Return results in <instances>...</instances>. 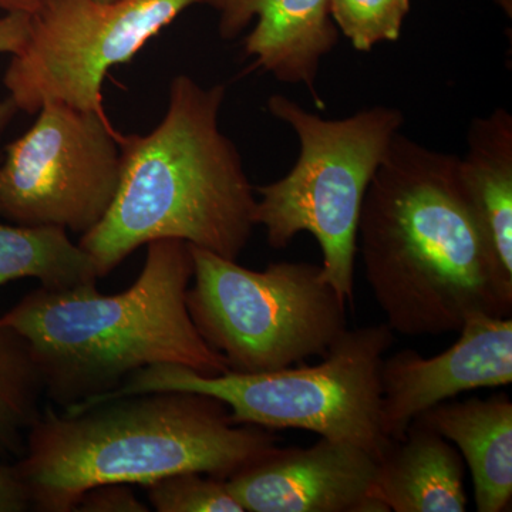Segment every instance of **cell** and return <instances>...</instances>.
I'll return each instance as SVG.
<instances>
[{"mask_svg":"<svg viewBox=\"0 0 512 512\" xmlns=\"http://www.w3.org/2000/svg\"><path fill=\"white\" fill-rule=\"evenodd\" d=\"M377 461L348 441L278 448L227 480L245 512H387L372 497Z\"/></svg>","mask_w":512,"mask_h":512,"instance_id":"cell-11","label":"cell"},{"mask_svg":"<svg viewBox=\"0 0 512 512\" xmlns=\"http://www.w3.org/2000/svg\"><path fill=\"white\" fill-rule=\"evenodd\" d=\"M460 338L440 355L403 349L380 367V421L387 439L402 440L410 424L437 404L471 390L512 383V319L468 313Z\"/></svg>","mask_w":512,"mask_h":512,"instance_id":"cell-10","label":"cell"},{"mask_svg":"<svg viewBox=\"0 0 512 512\" xmlns=\"http://www.w3.org/2000/svg\"><path fill=\"white\" fill-rule=\"evenodd\" d=\"M453 154L399 133L367 187L357 251L394 333L458 332L468 313L510 318L505 278L468 207Z\"/></svg>","mask_w":512,"mask_h":512,"instance_id":"cell-1","label":"cell"},{"mask_svg":"<svg viewBox=\"0 0 512 512\" xmlns=\"http://www.w3.org/2000/svg\"><path fill=\"white\" fill-rule=\"evenodd\" d=\"M278 444L271 430L232 423L221 400L195 392L119 397L76 413L46 404L16 460L32 510L70 512L101 484L146 485L180 473L228 480Z\"/></svg>","mask_w":512,"mask_h":512,"instance_id":"cell-3","label":"cell"},{"mask_svg":"<svg viewBox=\"0 0 512 512\" xmlns=\"http://www.w3.org/2000/svg\"><path fill=\"white\" fill-rule=\"evenodd\" d=\"M29 278L49 291H64L97 285L100 276L93 259L73 244L67 229L0 222V288Z\"/></svg>","mask_w":512,"mask_h":512,"instance_id":"cell-16","label":"cell"},{"mask_svg":"<svg viewBox=\"0 0 512 512\" xmlns=\"http://www.w3.org/2000/svg\"><path fill=\"white\" fill-rule=\"evenodd\" d=\"M187 308L232 372L261 373L326 355L348 328L346 302L320 265L275 262L251 271L191 245Z\"/></svg>","mask_w":512,"mask_h":512,"instance_id":"cell-7","label":"cell"},{"mask_svg":"<svg viewBox=\"0 0 512 512\" xmlns=\"http://www.w3.org/2000/svg\"><path fill=\"white\" fill-rule=\"evenodd\" d=\"M204 3L211 0H46L12 55L6 92L29 114L46 103L106 114L101 87L111 67L130 62L184 10Z\"/></svg>","mask_w":512,"mask_h":512,"instance_id":"cell-8","label":"cell"},{"mask_svg":"<svg viewBox=\"0 0 512 512\" xmlns=\"http://www.w3.org/2000/svg\"><path fill=\"white\" fill-rule=\"evenodd\" d=\"M151 508L138 500L130 484H101L82 495L76 510L83 512H148Z\"/></svg>","mask_w":512,"mask_h":512,"instance_id":"cell-20","label":"cell"},{"mask_svg":"<svg viewBox=\"0 0 512 512\" xmlns=\"http://www.w3.org/2000/svg\"><path fill=\"white\" fill-rule=\"evenodd\" d=\"M414 420L458 448L473 477L477 511L507 510L512 498V403L507 394L447 400Z\"/></svg>","mask_w":512,"mask_h":512,"instance_id":"cell-14","label":"cell"},{"mask_svg":"<svg viewBox=\"0 0 512 512\" xmlns=\"http://www.w3.org/2000/svg\"><path fill=\"white\" fill-rule=\"evenodd\" d=\"M387 323L346 329L318 365L284 367L261 373L204 376L188 367L153 365L137 370L110 393L73 404L76 413L119 397L153 392H195L221 400L232 423L265 430L312 431L348 441L379 461L392 446L380 421V367L392 348Z\"/></svg>","mask_w":512,"mask_h":512,"instance_id":"cell-5","label":"cell"},{"mask_svg":"<svg viewBox=\"0 0 512 512\" xmlns=\"http://www.w3.org/2000/svg\"><path fill=\"white\" fill-rule=\"evenodd\" d=\"M120 141L106 114L43 104L33 126L3 150L0 218L87 234L116 197Z\"/></svg>","mask_w":512,"mask_h":512,"instance_id":"cell-9","label":"cell"},{"mask_svg":"<svg viewBox=\"0 0 512 512\" xmlns=\"http://www.w3.org/2000/svg\"><path fill=\"white\" fill-rule=\"evenodd\" d=\"M458 180L478 228L512 281V116L495 109L471 121Z\"/></svg>","mask_w":512,"mask_h":512,"instance_id":"cell-15","label":"cell"},{"mask_svg":"<svg viewBox=\"0 0 512 512\" xmlns=\"http://www.w3.org/2000/svg\"><path fill=\"white\" fill-rule=\"evenodd\" d=\"M180 473L146 485L151 508L158 512H245L227 480Z\"/></svg>","mask_w":512,"mask_h":512,"instance_id":"cell-19","label":"cell"},{"mask_svg":"<svg viewBox=\"0 0 512 512\" xmlns=\"http://www.w3.org/2000/svg\"><path fill=\"white\" fill-rule=\"evenodd\" d=\"M45 3L46 0H0V9L5 13H25L33 16Z\"/></svg>","mask_w":512,"mask_h":512,"instance_id":"cell-23","label":"cell"},{"mask_svg":"<svg viewBox=\"0 0 512 512\" xmlns=\"http://www.w3.org/2000/svg\"><path fill=\"white\" fill-rule=\"evenodd\" d=\"M410 10V0H329L330 18L359 52L396 42Z\"/></svg>","mask_w":512,"mask_h":512,"instance_id":"cell-18","label":"cell"},{"mask_svg":"<svg viewBox=\"0 0 512 512\" xmlns=\"http://www.w3.org/2000/svg\"><path fill=\"white\" fill-rule=\"evenodd\" d=\"M266 107L295 131L299 156L284 178L254 187L255 225L265 228L275 249L288 247L301 232L313 235L322 251L323 279L352 303L363 200L403 126V113L375 106L328 120L282 94L269 97Z\"/></svg>","mask_w":512,"mask_h":512,"instance_id":"cell-6","label":"cell"},{"mask_svg":"<svg viewBox=\"0 0 512 512\" xmlns=\"http://www.w3.org/2000/svg\"><path fill=\"white\" fill-rule=\"evenodd\" d=\"M146 247L143 271L126 291L39 286L0 316L28 345L50 403L66 409L113 392L147 366H184L204 376L228 372L188 312L190 244L157 239Z\"/></svg>","mask_w":512,"mask_h":512,"instance_id":"cell-4","label":"cell"},{"mask_svg":"<svg viewBox=\"0 0 512 512\" xmlns=\"http://www.w3.org/2000/svg\"><path fill=\"white\" fill-rule=\"evenodd\" d=\"M32 510L28 485L15 464L0 463V512Z\"/></svg>","mask_w":512,"mask_h":512,"instance_id":"cell-21","label":"cell"},{"mask_svg":"<svg viewBox=\"0 0 512 512\" xmlns=\"http://www.w3.org/2000/svg\"><path fill=\"white\" fill-rule=\"evenodd\" d=\"M18 106L9 94L0 96V137L6 133L12 121L15 120L16 114L19 113Z\"/></svg>","mask_w":512,"mask_h":512,"instance_id":"cell-24","label":"cell"},{"mask_svg":"<svg viewBox=\"0 0 512 512\" xmlns=\"http://www.w3.org/2000/svg\"><path fill=\"white\" fill-rule=\"evenodd\" d=\"M464 476L456 446L414 420L377 461L372 497L387 512H464Z\"/></svg>","mask_w":512,"mask_h":512,"instance_id":"cell-13","label":"cell"},{"mask_svg":"<svg viewBox=\"0 0 512 512\" xmlns=\"http://www.w3.org/2000/svg\"><path fill=\"white\" fill-rule=\"evenodd\" d=\"M99 2L110 3V2H117V0H99Z\"/></svg>","mask_w":512,"mask_h":512,"instance_id":"cell-25","label":"cell"},{"mask_svg":"<svg viewBox=\"0 0 512 512\" xmlns=\"http://www.w3.org/2000/svg\"><path fill=\"white\" fill-rule=\"evenodd\" d=\"M225 94L224 84L202 87L180 74L163 121L147 136H121L116 197L79 241L100 278L157 239H180L231 261L247 248L256 195L220 128Z\"/></svg>","mask_w":512,"mask_h":512,"instance_id":"cell-2","label":"cell"},{"mask_svg":"<svg viewBox=\"0 0 512 512\" xmlns=\"http://www.w3.org/2000/svg\"><path fill=\"white\" fill-rule=\"evenodd\" d=\"M210 5L224 40L235 39L256 19L244 40V56L254 59L249 69L281 83L303 84L323 109L316 90L320 60L339 42L329 0H211Z\"/></svg>","mask_w":512,"mask_h":512,"instance_id":"cell-12","label":"cell"},{"mask_svg":"<svg viewBox=\"0 0 512 512\" xmlns=\"http://www.w3.org/2000/svg\"><path fill=\"white\" fill-rule=\"evenodd\" d=\"M32 16L5 13L0 18V55H15L28 40Z\"/></svg>","mask_w":512,"mask_h":512,"instance_id":"cell-22","label":"cell"},{"mask_svg":"<svg viewBox=\"0 0 512 512\" xmlns=\"http://www.w3.org/2000/svg\"><path fill=\"white\" fill-rule=\"evenodd\" d=\"M42 379L28 345L0 322V458L19 460L30 427L42 414Z\"/></svg>","mask_w":512,"mask_h":512,"instance_id":"cell-17","label":"cell"}]
</instances>
